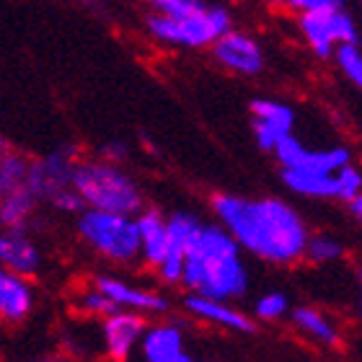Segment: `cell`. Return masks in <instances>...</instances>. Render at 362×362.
<instances>
[{
	"label": "cell",
	"instance_id": "1",
	"mask_svg": "<svg viewBox=\"0 0 362 362\" xmlns=\"http://www.w3.org/2000/svg\"><path fill=\"white\" fill-rule=\"evenodd\" d=\"M212 212L230 230L243 251L269 264H293L305 257L308 228L303 218L282 199H246L233 194L212 197Z\"/></svg>",
	"mask_w": 362,
	"mask_h": 362
},
{
	"label": "cell",
	"instance_id": "2",
	"mask_svg": "<svg viewBox=\"0 0 362 362\" xmlns=\"http://www.w3.org/2000/svg\"><path fill=\"white\" fill-rule=\"evenodd\" d=\"M241 243L223 226H204L192 243L181 285L207 298H241L249 290V269L243 264Z\"/></svg>",
	"mask_w": 362,
	"mask_h": 362
},
{
	"label": "cell",
	"instance_id": "3",
	"mask_svg": "<svg viewBox=\"0 0 362 362\" xmlns=\"http://www.w3.org/2000/svg\"><path fill=\"white\" fill-rule=\"evenodd\" d=\"M73 187L83 194L88 207L122 212V215L143 212L140 187L114 160H81L76 168Z\"/></svg>",
	"mask_w": 362,
	"mask_h": 362
},
{
	"label": "cell",
	"instance_id": "4",
	"mask_svg": "<svg viewBox=\"0 0 362 362\" xmlns=\"http://www.w3.org/2000/svg\"><path fill=\"white\" fill-rule=\"evenodd\" d=\"M78 233L88 249L112 264H135L137 259H143L140 228L132 215L86 207L78 218Z\"/></svg>",
	"mask_w": 362,
	"mask_h": 362
},
{
	"label": "cell",
	"instance_id": "5",
	"mask_svg": "<svg viewBox=\"0 0 362 362\" xmlns=\"http://www.w3.org/2000/svg\"><path fill=\"white\" fill-rule=\"evenodd\" d=\"M148 31L163 45L207 47L230 31V13L223 6H207L192 16L156 13L148 18Z\"/></svg>",
	"mask_w": 362,
	"mask_h": 362
},
{
	"label": "cell",
	"instance_id": "6",
	"mask_svg": "<svg viewBox=\"0 0 362 362\" xmlns=\"http://www.w3.org/2000/svg\"><path fill=\"white\" fill-rule=\"evenodd\" d=\"M300 31L318 57H332L341 45H357L360 42L352 16L341 6L313 11V13H300Z\"/></svg>",
	"mask_w": 362,
	"mask_h": 362
},
{
	"label": "cell",
	"instance_id": "7",
	"mask_svg": "<svg viewBox=\"0 0 362 362\" xmlns=\"http://www.w3.org/2000/svg\"><path fill=\"white\" fill-rule=\"evenodd\" d=\"M78 156L76 148H60V151L49 153L45 158L31 160L29 171V189L37 194L39 202H52L54 197L73 187L78 168Z\"/></svg>",
	"mask_w": 362,
	"mask_h": 362
},
{
	"label": "cell",
	"instance_id": "8",
	"mask_svg": "<svg viewBox=\"0 0 362 362\" xmlns=\"http://www.w3.org/2000/svg\"><path fill=\"white\" fill-rule=\"evenodd\" d=\"M279 166L293 168V171H310V174H337L341 166L352 163L347 148H324V151H310L290 132L287 137L279 140V145L274 148Z\"/></svg>",
	"mask_w": 362,
	"mask_h": 362
},
{
	"label": "cell",
	"instance_id": "9",
	"mask_svg": "<svg viewBox=\"0 0 362 362\" xmlns=\"http://www.w3.org/2000/svg\"><path fill=\"white\" fill-rule=\"evenodd\" d=\"M168 228H171V249H168V257L163 259V264L158 267V274L168 285H179L184 279L187 254L192 249V243L197 241L199 230L204 228V223L194 218L192 212H174L168 218Z\"/></svg>",
	"mask_w": 362,
	"mask_h": 362
},
{
	"label": "cell",
	"instance_id": "10",
	"mask_svg": "<svg viewBox=\"0 0 362 362\" xmlns=\"http://www.w3.org/2000/svg\"><path fill=\"white\" fill-rule=\"evenodd\" d=\"M212 54L223 68L238 73V76H257L264 68V52L257 39L233 29L212 45Z\"/></svg>",
	"mask_w": 362,
	"mask_h": 362
},
{
	"label": "cell",
	"instance_id": "11",
	"mask_svg": "<svg viewBox=\"0 0 362 362\" xmlns=\"http://www.w3.org/2000/svg\"><path fill=\"white\" fill-rule=\"evenodd\" d=\"M251 117H254V137L262 151L274 153L282 137H287L295 127V112L282 101L274 98H257L251 101Z\"/></svg>",
	"mask_w": 362,
	"mask_h": 362
},
{
	"label": "cell",
	"instance_id": "12",
	"mask_svg": "<svg viewBox=\"0 0 362 362\" xmlns=\"http://www.w3.org/2000/svg\"><path fill=\"white\" fill-rule=\"evenodd\" d=\"M140 310H117L112 316L104 318L101 334H104V349L112 360H129L132 349L143 341L148 326L145 318L137 316Z\"/></svg>",
	"mask_w": 362,
	"mask_h": 362
},
{
	"label": "cell",
	"instance_id": "13",
	"mask_svg": "<svg viewBox=\"0 0 362 362\" xmlns=\"http://www.w3.org/2000/svg\"><path fill=\"white\" fill-rule=\"evenodd\" d=\"M184 308L192 313L199 321H207V324L223 326V329H230V332H241V334H251L257 326L246 313L230 308L226 300L220 298H207V295H197L192 293L184 300Z\"/></svg>",
	"mask_w": 362,
	"mask_h": 362
},
{
	"label": "cell",
	"instance_id": "14",
	"mask_svg": "<svg viewBox=\"0 0 362 362\" xmlns=\"http://www.w3.org/2000/svg\"><path fill=\"white\" fill-rule=\"evenodd\" d=\"M143 357L148 362H192L194 357L184 347V334L174 324H158L148 329L140 341Z\"/></svg>",
	"mask_w": 362,
	"mask_h": 362
},
{
	"label": "cell",
	"instance_id": "15",
	"mask_svg": "<svg viewBox=\"0 0 362 362\" xmlns=\"http://www.w3.org/2000/svg\"><path fill=\"white\" fill-rule=\"evenodd\" d=\"M0 262L6 269L23 274V277L37 274L42 259H39V249L34 246V241L26 235V228H6V233L0 238Z\"/></svg>",
	"mask_w": 362,
	"mask_h": 362
},
{
	"label": "cell",
	"instance_id": "16",
	"mask_svg": "<svg viewBox=\"0 0 362 362\" xmlns=\"http://www.w3.org/2000/svg\"><path fill=\"white\" fill-rule=\"evenodd\" d=\"M137 228H140V241H143V262L158 269L171 249L168 218H163L158 210H143L137 215Z\"/></svg>",
	"mask_w": 362,
	"mask_h": 362
},
{
	"label": "cell",
	"instance_id": "17",
	"mask_svg": "<svg viewBox=\"0 0 362 362\" xmlns=\"http://www.w3.org/2000/svg\"><path fill=\"white\" fill-rule=\"evenodd\" d=\"M34 308V290L23 274L6 269L0 274V316L6 324H21Z\"/></svg>",
	"mask_w": 362,
	"mask_h": 362
},
{
	"label": "cell",
	"instance_id": "18",
	"mask_svg": "<svg viewBox=\"0 0 362 362\" xmlns=\"http://www.w3.org/2000/svg\"><path fill=\"white\" fill-rule=\"evenodd\" d=\"M93 285L98 290H104L119 308H132L140 310V313H163L168 308L163 295L148 293V290H140V287H129L127 282H122L117 277H96Z\"/></svg>",
	"mask_w": 362,
	"mask_h": 362
},
{
	"label": "cell",
	"instance_id": "19",
	"mask_svg": "<svg viewBox=\"0 0 362 362\" xmlns=\"http://www.w3.org/2000/svg\"><path fill=\"white\" fill-rule=\"evenodd\" d=\"M282 181L290 192L313 199H341L339 176L337 174H310V171H293L282 168Z\"/></svg>",
	"mask_w": 362,
	"mask_h": 362
},
{
	"label": "cell",
	"instance_id": "20",
	"mask_svg": "<svg viewBox=\"0 0 362 362\" xmlns=\"http://www.w3.org/2000/svg\"><path fill=\"white\" fill-rule=\"evenodd\" d=\"M293 324L298 332H303L305 337L321 344V347H339V332H337V326L329 321L326 313H321L318 308H310V305H300V308L293 310Z\"/></svg>",
	"mask_w": 362,
	"mask_h": 362
},
{
	"label": "cell",
	"instance_id": "21",
	"mask_svg": "<svg viewBox=\"0 0 362 362\" xmlns=\"http://www.w3.org/2000/svg\"><path fill=\"white\" fill-rule=\"evenodd\" d=\"M37 202L39 199L29 189V184H23V187L13 189V192H6L3 202H0V223H3V228H26Z\"/></svg>",
	"mask_w": 362,
	"mask_h": 362
},
{
	"label": "cell",
	"instance_id": "22",
	"mask_svg": "<svg viewBox=\"0 0 362 362\" xmlns=\"http://www.w3.org/2000/svg\"><path fill=\"white\" fill-rule=\"evenodd\" d=\"M31 160L18 151H3L0 156V192H13L29 181Z\"/></svg>",
	"mask_w": 362,
	"mask_h": 362
},
{
	"label": "cell",
	"instance_id": "23",
	"mask_svg": "<svg viewBox=\"0 0 362 362\" xmlns=\"http://www.w3.org/2000/svg\"><path fill=\"white\" fill-rule=\"evenodd\" d=\"M344 254V246H341L337 238L332 235H310L308 246H305V259L313 262V264H326V262H337V259Z\"/></svg>",
	"mask_w": 362,
	"mask_h": 362
},
{
	"label": "cell",
	"instance_id": "24",
	"mask_svg": "<svg viewBox=\"0 0 362 362\" xmlns=\"http://www.w3.org/2000/svg\"><path fill=\"white\" fill-rule=\"evenodd\" d=\"M287 310H290V303L285 293H264L254 305V316L259 321H279L287 316Z\"/></svg>",
	"mask_w": 362,
	"mask_h": 362
},
{
	"label": "cell",
	"instance_id": "25",
	"mask_svg": "<svg viewBox=\"0 0 362 362\" xmlns=\"http://www.w3.org/2000/svg\"><path fill=\"white\" fill-rule=\"evenodd\" d=\"M334 57H337V62H339L341 73H344V76H347L349 81L362 90V52H360V47L357 45H341Z\"/></svg>",
	"mask_w": 362,
	"mask_h": 362
},
{
	"label": "cell",
	"instance_id": "26",
	"mask_svg": "<svg viewBox=\"0 0 362 362\" xmlns=\"http://www.w3.org/2000/svg\"><path fill=\"white\" fill-rule=\"evenodd\" d=\"M81 308L86 310V313H90V316H112V313H117V310H122L117 303L109 298V295L104 293V290H98L96 285L90 287L88 293H83V298H81Z\"/></svg>",
	"mask_w": 362,
	"mask_h": 362
},
{
	"label": "cell",
	"instance_id": "27",
	"mask_svg": "<svg viewBox=\"0 0 362 362\" xmlns=\"http://www.w3.org/2000/svg\"><path fill=\"white\" fill-rule=\"evenodd\" d=\"M158 13L166 16H192L207 8L204 0H148Z\"/></svg>",
	"mask_w": 362,
	"mask_h": 362
},
{
	"label": "cell",
	"instance_id": "28",
	"mask_svg": "<svg viewBox=\"0 0 362 362\" xmlns=\"http://www.w3.org/2000/svg\"><path fill=\"white\" fill-rule=\"evenodd\" d=\"M337 176H339V189H341V199H344V202L355 199L362 192V174L352 163L341 166L339 171H337Z\"/></svg>",
	"mask_w": 362,
	"mask_h": 362
},
{
	"label": "cell",
	"instance_id": "29",
	"mask_svg": "<svg viewBox=\"0 0 362 362\" xmlns=\"http://www.w3.org/2000/svg\"><path fill=\"white\" fill-rule=\"evenodd\" d=\"M49 204H52V207H57L60 212H73V215H81V212L88 207V204H86V199H83V194H81L76 187H70V189H65V192H60V194L54 197Z\"/></svg>",
	"mask_w": 362,
	"mask_h": 362
},
{
	"label": "cell",
	"instance_id": "30",
	"mask_svg": "<svg viewBox=\"0 0 362 362\" xmlns=\"http://www.w3.org/2000/svg\"><path fill=\"white\" fill-rule=\"evenodd\" d=\"M287 6L298 13H313V11H326V8H339L341 0H285Z\"/></svg>",
	"mask_w": 362,
	"mask_h": 362
},
{
	"label": "cell",
	"instance_id": "31",
	"mask_svg": "<svg viewBox=\"0 0 362 362\" xmlns=\"http://www.w3.org/2000/svg\"><path fill=\"white\" fill-rule=\"evenodd\" d=\"M127 156V145L124 143H106V145H101V158H106V160H122Z\"/></svg>",
	"mask_w": 362,
	"mask_h": 362
},
{
	"label": "cell",
	"instance_id": "32",
	"mask_svg": "<svg viewBox=\"0 0 362 362\" xmlns=\"http://www.w3.org/2000/svg\"><path fill=\"white\" fill-rule=\"evenodd\" d=\"M349 212H352V215L362 223V192L355 197V199H349Z\"/></svg>",
	"mask_w": 362,
	"mask_h": 362
},
{
	"label": "cell",
	"instance_id": "33",
	"mask_svg": "<svg viewBox=\"0 0 362 362\" xmlns=\"http://www.w3.org/2000/svg\"><path fill=\"white\" fill-rule=\"evenodd\" d=\"M360 313H362V300H360Z\"/></svg>",
	"mask_w": 362,
	"mask_h": 362
},
{
	"label": "cell",
	"instance_id": "34",
	"mask_svg": "<svg viewBox=\"0 0 362 362\" xmlns=\"http://www.w3.org/2000/svg\"><path fill=\"white\" fill-rule=\"evenodd\" d=\"M360 279H362V269H360Z\"/></svg>",
	"mask_w": 362,
	"mask_h": 362
}]
</instances>
